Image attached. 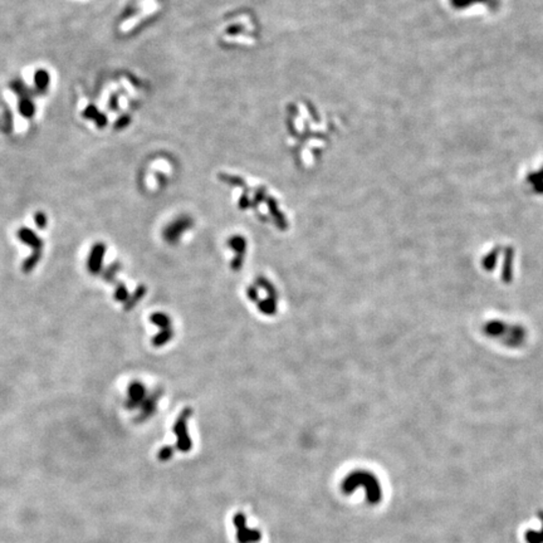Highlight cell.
Instances as JSON below:
<instances>
[{
	"mask_svg": "<svg viewBox=\"0 0 543 543\" xmlns=\"http://www.w3.org/2000/svg\"><path fill=\"white\" fill-rule=\"evenodd\" d=\"M357 487H365L370 503L376 504L377 502H380L381 489L379 482L374 475L367 472H356L354 474H350L342 484V489L346 494L354 491Z\"/></svg>",
	"mask_w": 543,
	"mask_h": 543,
	"instance_id": "1",
	"label": "cell"
},
{
	"mask_svg": "<svg viewBox=\"0 0 543 543\" xmlns=\"http://www.w3.org/2000/svg\"><path fill=\"white\" fill-rule=\"evenodd\" d=\"M105 256H106V245L104 243H97L92 246L87 261V268L91 274L97 275L102 272Z\"/></svg>",
	"mask_w": 543,
	"mask_h": 543,
	"instance_id": "2",
	"label": "cell"
},
{
	"mask_svg": "<svg viewBox=\"0 0 543 543\" xmlns=\"http://www.w3.org/2000/svg\"><path fill=\"white\" fill-rule=\"evenodd\" d=\"M234 523H235L236 531H238V541L239 543H251L257 542L261 539V533L258 531H252L246 528L245 517L244 514L239 513L234 517Z\"/></svg>",
	"mask_w": 543,
	"mask_h": 543,
	"instance_id": "3",
	"label": "cell"
},
{
	"mask_svg": "<svg viewBox=\"0 0 543 543\" xmlns=\"http://www.w3.org/2000/svg\"><path fill=\"white\" fill-rule=\"evenodd\" d=\"M18 238H19V240H22L23 243L27 244V245H29L30 248L33 249V252L34 251H42V246H43V240L39 238V236L37 235V234L34 233V231H32L30 229L28 228H22L18 230L17 233Z\"/></svg>",
	"mask_w": 543,
	"mask_h": 543,
	"instance_id": "4",
	"label": "cell"
},
{
	"mask_svg": "<svg viewBox=\"0 0 543 543\" xmlns=\"http://www.w3.org/2000/svg\"><path fill=\"white\" fill-rule=\"evenodd\" d=\"M145 396V388L141 383L133 382L128 387V399L126 401V406L128 409H135Z\"/></svg>",
	"mask_w": 543,
	"mask_h": 543,
	"instance_id": "5",
	"label": "cell"
},
{
	"mask_svg": "<svg viewBox=\"0 0 543 543\" xmlns=\"http://www.w3.org/2000/svg\"><path fill=\"white\" fill-rule=\"evenodd\" d=\"M42 258V251H34L22 264V269L24 273H30L37 267V264Z\"/></svg>",
	"mask_w": 543,
	"mask_h": 543,
	"instance_id": "6",
	"label": "cell"
},
{
	"mask_svg": "<svg viewBox=\"0 0 543 543\" xmlns=\"http://www.w3.org/2000/svg\"><path fill=\"white\" fill-rule=\"evenodd\" d=\"M121 268H122V266H121L118 262H115V263L111 264L110 267H107L106 271L102 273V278H104V280H106L107 283H112L113 280H115L116 274L120 272Z\"/></svg>",
	"mask_w": 543,
	"mask_h": 543,
	"instance_id": "7",
	"label": "cell"
},
{
	"mask_svg": "<svg viewBox=\"0 0 543 543\" xmlns=\"http://www.w3.org/2000/svg\"><path fill=\"white\" fill-rule=\"evenodd\" d=\"M143 293H145V288L143 287L138 288V289L136 290L132 295H131V298H128L127 300V302H126V305H125V310H130V308H132L133 306H135L136 303L142 298Z\"/></svg>",
	"mask_w": 543,
	"mask_h": 543,
	"instance_id": "8",
	"label": "cell"
},
{
	"mask_svg": "<svg viewBox=\"0 0 543 543\" xmlns=\"http://www.w3.org/2000/svg\"><path fill=\"white\" fill-rule=\"evenodd\" d=\"M115 298H116V301H118V302H126V301L128 300V292H127V288L125 287V284L118 283L115 290Z\"/></svg>",
	"mask_w": 543,
	"mask_h": 543,
	"instance_id": "9",
	"label": "cell"
},
{
	"mask_svg": "<svg viewBox=\"0 0 543 543\" xmlns=\"http://www.w3.org/2000/svg\"><path fill=\"white\" fill-rule=\"evenodd\" d=\"M541 517L543 521V513H541ZM526 539L528 543H543V527L539 532H527Z\"/></svg>",
	"mask_w": 543,
	"mask_h": 543,
	"instance_id": "10",
	"label": "cell"
},
{
	"mask_svg": "<svg viewBox=\"0 0 543 543\" xmlns=\"http://www.w3.org/2000/svg\"><path fill=\"white\" fill-rule=\"evenodd\" d=\"M154 403H155V398H150L145 404H143L142 415H141V418H146L147 415H150L154 408Z\"/></svg>",
	"mask_w": 543,
	"mask_h": 543,
	"instance_id": "11",
	"label": "cell"
},
{
	"mask_svg": "<svg viewBox=\"0 0 543 543\" xmlns=\"http://www.w3.org/2000/svg\"><path fill=\"white\" fill-rule=\"evenodd\" d=\"M45 221H47V220H45L44 214H42V213H40V214H38L37 217H35V223H37V225L39 226V228H44L45 224H47Z\"/></svg>",
	"mask_w": 543,
	"mask_h": 543,
	"instance_id": "12",
	"label": "cell"
}]
</instances>
